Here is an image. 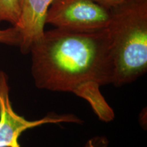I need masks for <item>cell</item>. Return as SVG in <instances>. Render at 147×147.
<instances>
[{
  "label": "cell",
  "instance_id": "6da1fadb",
  "mask_svg": "<svg viewBox=\"0 0 147 147\" xmlns=\"http://www.w3.org/2000/svg\"><path fill=\"white\" fill-rule=\"evenodd\" d=\"M29 53L37 87L71 92L89 102L100 119H113V110L100 91V86L113 82L108 28L92 32L55 28L45 32Z\"/></svg>",
  "mask_w": 147,
  "mask_h": 147
},
{
  "label": "cell",
  "instance_id": "7a4b0ae2",
  "mask_svg": "<svg viewBox=\"0 0 147 147\" xmlns=\"http://www.w3.org/2000/svg\"><path fill=\"white\" fill-rule=\"evenodd\" d=\"M108 27L114 65L113 84L130 83L147 70V0H127L111 8Z\"/></svg>",
  "mask_w": 147,
  "mask_h": 147
},
{
  "label": "cell",
  "instance_id": "3957f363",
  "mask_svg": "<svg viewBox=\"0 0 147 147\" xmlns=\"http://www.w3.org/2000/svg\"><path fill=\"white\" fill-rule=\"evenodd\" d=\"M111 18V8L93 0H53L46 23L58 29L92 32L107 29Z\"/></svg>",
  "mask_w": 147,
  "mask_h": 147
},
{
  "label": "cell",
  "instance_id": "277c9868",
  "mask_svg": "<svg viewBox=\"0 0 147 147\" xmlns=\"http://www.w3.org/2000/svg\"><path fill=\"white\" fill-rule=\"evenodd\" d=\"M9 91L8 76L4 71H0V147H21L18 142L21 134L29 129L42 125L80 122L75 115L54 113L38 120H27L14 110Z\"/></svg>",
  "mask_w": 147,
  "mask_h": 147
},
{
  "label": "cell",
  "instance_id": "5b68a950",
  "mask_svg": "<svg viewBox=\"0 0 147 147\" xmlns=\"http://www.w3.org/2000/svg\"><path fill=\"white\" fill-rule=\"evenodd\" d=\"M53 1L18 0L20 16L15 27L21 35L19 47L23 54L29 53L32 45L43 36L47 14Z\"/></svg>",
  "mask_w": 147,
  "mask_h": 147
},
{
  "label": "cell",
  "instance_id": "8992f818",
  "mask_svg": "<svg viewBox=\"0 0 147 147\" xmlns=\"http://www.w3.org/2000/svg\"><path fill=\"white\" fill-rule=\"evenodd\" d=\"M19 16L18 0H0V22H8L16 27L19 21Z\"/></svg>",
  "mask_w": 147,
  "mask_h": 147
},
{
  "label": "cell",
  "instance_id": "52a82bcc",
  "mask_svg": "<svg viewBox=\"0 0 147 147\" xmlns=\"http://www.w3.org/2000/svg\"><path fill=\"white\" fill-rule=\"evenodd\" d=\"M20 43L21 35L16 27H12L5 29H0V44L19 47Z\"/></svg>",
  "mask_w": 147,
  "mask_h": 147
},
{
  "label": "cell",
  "instance_id": "ba28073f",
  "mask_svg": "<svg viewBox=\"0 0 147 147\" xmlns=\"http://www.w3.org/2000/svg\"><path fill=\"white\" fill-rule=\"evenodd\" d=\"M107 140L103 138H95L89 140L84 147H107Z\"/></svg>",
  "mask_w": 147,
  "mask_h": 147
},
{
  "label": "cell",
  "instance_id": "9c48e42d",
  "mask_svg": "<svg viewBox=\"0 0 147 147\" xmlns=\"http://www.w3.org/2000/svg\"><path fill=\"white\" fill-rule=\"evenodd\" d=\"M93 1L108 8H113L125 2L127 0H93Z\"/></svg>",
  "mask_w": 147,
  "mask_h": 147
}]
</instances>
